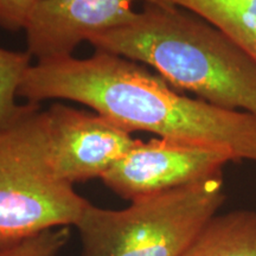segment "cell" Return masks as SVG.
<instances>
[{
    "label": "cell",
    "mask_w": 256,
    "mask_h": 256,
    "mask_svg": "<svg viewBox=\"0 0 256 256\" xmlns=\"http://www.w3.org/2000/svg\"><path fill=\"white\" fill-rule=\"evenodd\" d=\"M18 96L31 104L75 101L130 133L218 147L234 162H256L254 115L185 96L142 64L106 51L32 64Z\"/></svg>",
    "instance_id": "6da1fadb"
},
{
    "label": "cell",
    "mask_w": 256,
    "mask_h": 256,
    "mask_svg": "<svg viewBox=\"0 0 256 256\" xmlns=\"http://www.w3.org/2000/svg\"><path fill=\"white\" fill-rule=\"evenodd\" d=\"M88 43L150 66L178 92L256 118V60L226 32L174 4H144Z\"/></svg>",
    "instance_id": "7a4b0ae2"
},
{
    "label": "cell",
    "mask_w": 256,
    "mask_h": 256,
    "mask_svg": "<svg viewBox=\"0 0 256 256\" xmlns=\"http://www.w3.org/2000/svg\"><path fill=\"white\" fill-rule=\"evenodd\" d=\"M88 203L54 170L46 110L19 106L0 122V247L75 226Z\"/></svg>",
    "instance_id": "3957f363"
},
{
    "label": "cell",
    "mask_w": 256,
    "mask_h": 256,
    "mask_svg": "<svg viewBox=\"0 0 256 256\" xmlns=\"http://www.w3.org/2000/svg\"><path fill=\"white\" fill-rule=\"evenodd\" d=\"M224 200L220 174L121 210L88 203L75 224L82 256H183Z\"/></svg>",
    "instance_id": "277c9868"
},
{
    "label": "cell",
    "mask_w": 256,
    "mask_h": 256,
    "mask_svg": "<svg viewBox=\"0 0 256 256\" xmlns=\"http://www.w3.org/2000/svg\"><path fill=\"white\" fill-rule=\"evenodd\" d=\"M232 154L218 147L156 138L136 145L101 178L126 200L160 194L222 174Z\"/></svg>",
    "instance_id": "5b68a950"
},
{
    "label": "cell",
    "mask_w": 256,
    "mask_h": 256,
    "mask_svg": "<svg viewBox=\"0 0 256 256\" xmlns=\"http://www.w3.org/2000/svg\"><path fill=\"white\" fill-rule=\"evenodd\" d=\"M46 110L51 162L56 174L72 185L101 179L138 142L132 133L95 112L60 102Z\"/></svg>",
    "instance_id": "8992f818"
},
{
    "label": "cell",
    "mask_w": 256,
    "mask_h": 256,
    "mask_svg": "<svg viewBox=\"0 0 256 256\" xmlns=\"http://www.w3.org/2000/svg\"><path fill=\"white\" fill-rule=\"evenodd\" d=\"M138 2L171 4L168 0H40L24 30L28 52L37 62L72 56L82 42L132 18Z\"/></svg>",
    "instance_id": "52a82bcc"
},
{
    "label": "cell",
    "mask_w": 256,
    "mask_h": 256,
    "mask_svg": "<svg viewBox=\"0 0 256 256\" xmlns=\"http://www.w3.org/2000/svg\"><path fill=\"white\" fill-rule=\"evenodd\" d=\"M183 256H256V211L215 215Z\"/></svg>",
    "instance_id": "ba28073f"
},
{
    "label": "cell",
    "mask_w": 256,
    "mask_h": 256,
    "mask_svg": "<svg viewBox=\"0 0 256 256\" xmlns=\"http://www.w3.org/2000/svg\"><path fill=\"white\" fill-rule=\"evenodd\" d=\"M218 28L256 60V0H170Z\"/></svg>",
    "instance_id": "9c48e42d"
},
{
    "label": "cell",
    "mask_w": 256,
    "mask_h": 256,
    "mask_svg": "<svg viewBox=\"0 0 256 256\" xmlns=\"http://www.w3.org/2000/svg\"><path fill=\"white\" fill-rule=\"evenodd\" d=\"M28 51L0 48V122L14 115L19 106L17 98L25 74L32 66Z\"/></svg>",
    "instance_id": "30bf717a"
},
{
    "label": "cell",
    "mask_w": 256,
    "mask_h": 256,
    "mask_svg": "<svg viewBox=\"0 0 256 256\" xmlns=\"http://www.w3.org/2000/svg\"><path fill=\"white\" fill-rule=\"evenodd\" d=\"M69 236L70 226L46 230L0 247V256H57L66 244Z\"/></svg>",
    "instance_id": "8fae6325"
},
{
    "label": "cell",
    "mask_w": 256,
    "mask_h": 256,
    "mask_svg": "<svg viewBox=\"0 0 256 256\" xmlns=\"http://www.w3.org/2000/svg\"><path fill=\"white\" fill-rule=\"evenodd\" d=\"M40 0H0V28L8 31L25 30L31 14Z\"/></svg>",
    "instance_id": "7c38bea8"
}]
</instances>
